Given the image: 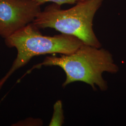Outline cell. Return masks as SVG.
Segmentation results:
<instances>
[{
  "mask_svg": "<svg viewBox=\"0 0 126 126\" xmlns=\"http://www.w3.org/2000/svg\"><path fill=\"white\" fill-rule=\"evenodd\" d=\"M40 6L34 0H0V36L5 39L33 23Z\"/></svg>",
  "mask_w": 126,
  "mask_h": 126,
  "instance_id": "cell-4",
  "label": "cell"
},
{
  "mask_svg": "<svg viewBox=\"0 0 126 126\" xmlns=\"http://www.w3.org/2000/svg\"><path fill=\"white\" fill-rule=\"evenodd\" d=\"M104 0H86L67 9L52 3L41 11L32 23L39 29L52 28L62 34L75 36L85 44L101 48L93 29V21Z\"/></svg>",
  "mask_w": 126,
  "mask_h": 126,
  "instance_id": "cell-3",
  "label": "cell"
},
{
  "mask_svg": "<svg viewBox=\"0 0 126 126\" xmlns=\"http://www.w3.org/2000/svg\"><path fill=\"white\" fill-rule=\"evenodd\" d=\"M37 3L40 5L44 4L46 2H52L59 6L62 5L68 4H74L79 2L86 0H34Z\"/></svg>",
  "mask_w": 126,
  "mask_h": 126,
  "instance_id": "cell-6",
  "label": "cell"
},
{
  "mask_svg": "<svg viewBox=\"0 0 126 126\" xmlns=\"http://www.w3.org/2000/svg\"><path fill=\"white\" fill-rule=\"evenodd\" d=\"M6 45L15 48L17 55L8 72L0 80V90L14 72L23 67L33 57L59 53L71 54L84 43L75 36L61 34L54 36H44L32 23L5 39Z\"/></svg>",
  "mask_w": 126,
  "mask_h": 126,
  "instance_id": "cell-2",
  "label": "cell"
},
{
  "mask_svg": "<svg viewBox=\"0 0 126 126\" xmlns=\"http://www.w3.org/2000/svg\"><path fill=\"white\" fill-rule=\"evenodd\" d=\"M43 66H57L63 69L66 75L63 88L74 82L81 81L90 85L94 91L95 86H98L101 91L108 88L107 82L102 77L104 72L114 74L119 70L108 50L84 43L72 54L47 57L28 72Z\"/></svg>",
  "mask_w": 126,
  "mask_h": 126,
  "instance_id": "cell-1",
  "label": "cell"
},
{
  "mask_svg": "<svg viewBox=\"0 0 126 126\" xmlns=\"http://www.w3.org/2000/svg\"><path fill=\"white\" fill-rule=\"evenodd\" d=\"M64 120L61 101L56 102L54 106V113L50 122V126H61Z\"/></svg>",
  "mask_w": 126,
  "mask_h": 126,
  "instance_id": "cell-5",
  "label": "cell"
}]
</instances>
